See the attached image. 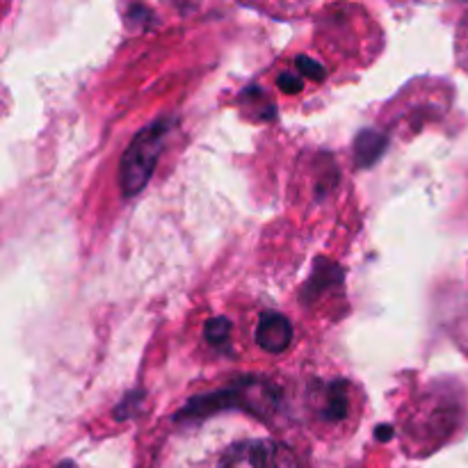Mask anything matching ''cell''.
Masks as SVG:
<instances>
[{
	"label": "cell",
	"instance_id": "obj_3",
	"mask_svg": "<svg viewBox=\"0 0 468 468\" xmlns=\"http://www.w3.org/2000/svg\"><path fill=\"white\" fill-rule=\"evenodd\" d=\"M292 341V324L277 311H265L256 327V346L265 352H283Z\"/></svg>",
	"mask_w": 468,
	"mask_h": 468
},
{
	"label": "cell",
	"instance_id": "obj_7",
	"mask_svg": "<svg viewBox=\"0 0 468 468\" xmlns=\"http://www.w3.org/2000/svg\"><path fill=\"white\" fill-rule=\"evenodd\" d=\"M297 69H300V71L304 73V76L314 78V80H323V78H324V69L320 67V64L315 62V59L304 58V55H300V58H297Z\"/></svg>",
	"mask_w": 468,
	"mask_h": 468
},
{
	"label": "cell",
	"instance_id": "obj_6",
	"mask_svg": "<svg viewBox=\"0 0 468 468\" xmlns=\"http://www.w3.org/2000/svg\"><path fill=\"white\" fill-rule=\"evenodd\" d=\"M231 334V324H229L227 318H213L206 323V338H208L213 346H219L224 343Z\"/></svg>",
	"mask_w": 468,
	"mask_h": 468
},
{
	"label": "cell",
	"instance_id": "obj_9",
	"mask_svg": "<svg viewBox=\"0 0 468 468\" xmlns=\"http://www.w3.org/2000/svg\"><path fill=\"white\" fill-rule=\"evenodd\" d=\"M375 437H378L379 441H388V439L393 437V428H378Z\"/></svg>",
	"mask_w": 468,
	"mask_h": 468
},
{
	"label": "cell",
	"instance_id": "obj_1",
	"mask_svg": "<svg viewBox=\"0 0 468 468\" xmlns=\"http://www.w3.org/2000/svg\"><path fill=\"white\" fill-rule=\"evenodd\" d=\"M169 133V119H158L151 126L142 128L128 149L123 151L122 167H119V183L126 197L137 195L154 176L155 163L165 149V137Z\"/></svg>",
	"mask_w": 468,
	"mask_h": 468
},
{
	"label": "cell",
	"instance_id": "obj_5",
	"mask_svg": "<svg viewBox=\"0 0 468 468\" xmlns=\"http://www.w3.org/2000/svg\"><path fill=\"white\" fill-rule=\"evenodd\" d=\"M327 419L343 420L347 416V387L346 382H336L329 387Z\"/></svg>",
	"mask_w": 468,
	"mask_h": 468
},
{
	"label": "cell",
	"instance_id": "obj_8",
	"mask_svg": "<svg viewBox=\"0 0 468 468\" xmlns=\"http://www.w3.org/2000/svg\"><path fill=\"white\" fill-rule=\"evenodd\" d=\"M302 78L295 76V73H282L279 76V87H282L286 94H297V91H302Z\"/></svg>",
	"mask_w": 468,
	"mask_h": 468
},
{
	"label": "cell",
	"instance_id": "obj_4",
	"mask_svg": "<svg viewBox=\"0 0 468 468\" xmlns=\"http://www.w3.org/2000/svg\"><path fill=\"white\" fill-rule=\"evenodd\" d=\"M384 146H387V137L378 131H361L359 137L355 142V154H356V163L361 167H370L379 155L384 154Z\"/></svg>",
	"mask_w": 468,
	"mask_h": 468
},
{
	"label": "cell",
	"instance_id": "obj_2",
	"mask_svg": "<svg viewBox=\"0 0 468 468\" xmlns=\"http://www.w3.org/2000/svg\"><path fill=\"white\" fill-rule=\"evenodd\" d=\"M218 468H297L295 457L282 443L270 439H250L233 443Z\"/></svg>",
	"mask_w": 468,
	"mask_h": 468
}]
</instances>
